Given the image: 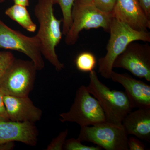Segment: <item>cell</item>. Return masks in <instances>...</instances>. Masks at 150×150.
<instances>
[{"label":"cell","mask_w":150,"mask_h":150,"mask_svg":"<svg viewBox=\"0 0 150 150\" xmlns=\"http://www.w3.org/2000/svg\"><path fill=\"white\" fill-rule=\"evenodd\" d=\"M54 0H38L34 13L39 24L36 35L40 40L42 55L57 71L64 68L56 53V46L62 40V20L56 18L54 13Z\"/></svg>","instance_id":"1"},{"label":"cell","mask_w":150,"mask_h":150,"mask_svg":"<svg viewBox=\"0 0 150 150\" xmlns=\"http://www.w3.org/2000/svg\"><path fill=\"white\" fill-rule=\"evenodd\" d=\"M110 37L108 43L107 53L98 61V73L105 79H110L114 62L128 45L135 41L150 42V33L138 31L112 17L110 23Z\"/></svg>","instance_id":"2"},{"label":"cell","mask_w":150,"mask_h":150,"mask_svg":"<svg viewBox=\"0 0 150 150\" xmlns=\"http://www.w3.org/2000/svg\"><path fill=\"white\" fill-rule=\"evenodd\" d=\"M89 92L99 102L105 114L106 121L121 125L126 115L134 108L125 92L111 90L100 81L95 71L90 72Z\"/></svg>","instance_id":"3"},{"label":"cell","mask_w":150,"mask_h":150,"mask_svg":"<svg viewBox=\"0 0 150 150\" xmlns=\"http://www.w3.org/2000/svg\"><path fill=\"white\" fill-rule=\"evenodd\" d=\"M72 23L66 35L65 42L71 46L76 43L83 30L103 28L109 32L112 14L97 8L93 4H84L75 0L72 11Z\"/></svg>","instance_id":"4"},{"label":"cell","mask_w":150,"mask_h":150,"mask_svg":"<svg viewBox=\"0 0 150 150\" xmlns=\"http://www.w3.org/2000/svg\"><path fill=\"white\" fill-rule=\"evenodd\" d=\"M61 122H74L81 127L96 125L106 121L105 114L97 100L87 86H81L76 92L74 103L68 112L59 115Z\"/></svg>","instance_id":"5"},{"label":"cell","mask_w":150,"mask_h":150,"mask_svg":"<svg viewBox=\"0 0 150 150\" xmlns=\"http://www.w3.org/2000/svg\"><path fill=\"white\" fill-rule=\"evenodd\" d=\"M128 134L121 125L105 121L81 127L78 139L106 150H128Z\"/></svg>","instance_id":"6"},{"label":"cell","mask_w":150,"mask_h":150,"mask_svg":"<svg viewBox=\"0 0 150 150\" xmlns=\"http://www.w3.org/2000/svg\"><path fill=\"white\" fill-rule=\"evenodd\" d=\"M36 71L31 60L15 59L0 81V89L4 94L28 96L34 86Z\"/></svg>","instance_id":"7"},{"label":"cell","mask_w":150,"mask_h":150,"mask_svg":"<svg viewBox=\"0 0 150 150\" xmlns=\"http://www.w3.org/2000/svg\"><path fill=\"white\" fill-rule=\"evenodd\" d=\"M14 50L23 53L34 63L37 71L44 69L45 63L37 35L27 36L12 29L0 18V49Z\"/></svg>","instance_id":"8"},{"label":"cell","mask_w":150,"mask_h":150,"mask_svg":"<svg viewBox=\"0 0 150 150\" xmlns=\"http://www.w3.org/2000/svg\"><path fill=\"white\" fill-rule=\"evenodd\" d=\"M113 68L124 69L150 82V46L147 43H129L115 59Z\"/></svg>","instance_id":"9"},{"label":"cell","mask_w":150,"mask_h":150,"mask_svg":"<svg viewBox=\"0 0 150 150\" xmlns=\"http://www.w3.org/2000/svg\"><path fill=\"white\" fill-rule=\"evenodd\" d=\"M111 14L112 17L138 31L150 28V19L138 0H117Z\"/></svg>","instance_id":"10"},{"label":"cell","mask_w":150,"mask_h":150,"mask_svg":"<svg viewBox=\"0 0 150 150\" xmlns=\"http://www.w3.org/2000/svg\"><path fill=\"white\" fill-rule=\"evenodd\" d=\"M4 102L11 121L35 123L42 117V110L35 106L28 96H16L4 94Z\"/></svg>","instance_id":"11"},{"label":"cell","mask_w":150,"mask_h":150,"mask_svg":"<svg viewBox=\"0 0 150 150\" xmlns=\"http://www.w3.org/2000/svg\"><path fill=\"white\" fill-rule=\"evenodd\" d=\"M38 136L34 123L11 121L0 122V144L20 142L34 146L37 144Z\"/></svg>","instance_id":"12"},{"label":"cell","mask_w":150,"mask_h":150,"mask_svg":"<svg viewBox=\"0 0 150 150\" xmlns=\"http://www.w3.org/2000/svg\"><path fill=\"white\" fill-rule=\"evenodd\" d=\"M110 79L123 86L134 108H150V86L127 74L112 71Z\"/></svg>","instance_id":"13"},{"label":"cell","mask_w":150,"mask_h":150,"mask_svg":"<svg viewBox=\"0 0 150 150\" xmlns=\"http://www.w3.org/2000/svg\"><path fill=\"white\" fill-rule=\"evenodd\" d=\"M122 125L128 135L150 142V108L131 111L123 119Z\"/></svg>","instance_id":"14"},{"label":"cell","mask_w":150,"mask_h":150,"mask_svg":"<svg viewBox=\"0 0 150 150\" xmlns=\"http://www.w3.org/2000/svg\"><path fill=\"white\" fill-rule=\"evenodd\" d=\"M26 7L14 4L6 10L5 14L28 32L34 33L37 29V25L33 21Z\"/></svg>","instance_id":"15"},{"label":"cell","mask_w":150,"mask_h":150,"mask_svg":"<svg viewBox=\"0 0 150 150\" xmlns=\"http://www.w3.org/2000/svg\"><path fill=\"white\" fill-rule=\"evenodd\" d=\"M75 0H54V4L60 6L63 14L62 34L66 35L72 23V11Z\"/></svg>","instance_id":"16"},{"label":"cell","mask_w":150,"mask_h":150,"mask_svg":"<svg viewBox=\"0 0 150 150\" xmlns=\"http://www.w3.org/2000/svg\"><path fill=\"white\" fill-rule=\"evenodd\" d=\"M75 64L79 71L83 72L90 73L93 71L96 66V58L91 52H82L77 56Z\"/></svg>","instance_id":"17"},{"label":"cell","mask_w":150,"mask_h":150,"mask_svg":"<svg viewBox=\"0 0 150 150\" xmlns=\"http://www.w3.org/2000/svg\"><path fill=\"white\" fill-rule=\"evenodd\" d=\"M15 59L10 51H0V81Z\"/></svg>","instance_id":"18"},{"label":"cell","mask_w":150,"mask_h":150,"mask_svg":"<svg viewBox=\"0 0 150 150\" xmlns=\"http://www.w3.org/2000/svg\"><path fill=\"white\" fill-rule=\"evenodd\" d=\"M102 148L96 146H87L82 144L79 139L71 138L66 140L63 150H101Z\"/></svg>","instance_id":"19"},{"label":"cell","mask_w":150,"mask_h":150,"mask_svg":"<svg viewBox=\"0 0 150 150\" xmlns=\"http://www.w3.org/2000/svg\"><path fill=\"white\" fill-rule=\"evenodd\" d=\"M68 134L69 131L67 129L62 131L57 137L53 139L51 143L47 146L46 150H63Z\"/></svg>","instance_id":"20"},{"label":"cell","mask_w":150,"mask_h":150,"mask_svg":"<svg viewBox=\"0 0 150 150\" xmlns=\"http://www.w3.org/2000/svg\"><path fill=\"white\" fill-rule=\"evenodd\" d=\"M117 0H93L94 5L100 11L112 13Z\"/></svg>","instance_id":"21"},{"label":"cell","mask_w":150,"mask_h":150,"mask_svg":"<svg viewBox=\"0 0 150 150\" xmlns=\"http://www.w3.org/2000/svg\"><path fill=\"white\" fill-rule=\"evenodd\" d=\"M128 146L129 150H144L146 147L144 144L136 137H131L128 138Z\"/></svg>","instance_id":"22"},{"label":"cell","mask_w":150,"mask_h":150,"mask_svg":"<svg viewBox=\"0 0 150 150\" xmlns=\"http://www.w3.org/2000/svg\"><path fill=\"white\" fill-rule=\"evenodd\" d=\"M4 93L0 89V122L10 121L4 102Z\"/></svg>","instance_id":"23"},{"label":"cell","mask_w":150,"mask_h":150,"mask_svg":"<svg viewBox=\"0 0 150 150\" xmlns=\"http://www.w3.org/2000/svg\"><path fill=\"white\" fill-rule=\"evenodd\" d=\"M146 16L150 19V0H138Z\"/></svg>","instance_id":"24"},{"label":"cell","mask_w":150,"mask_h":150,"mask_svg":"<svg viewBox=\"0 0 150 150\" xmlns=\"http://www.w3.org/2000/svg\"><path fill=\"white\" fill-rule=\"evenodd\" d=\"M15 147V142H8L0 144V150H13Z\"/></svg>","instance_id":"25"},{"label":"cell","mask_w":150,"mask_h":150,"mask_svg":"<svg viewBox=\"0 0 150 150\" xmlns=\"http://www.w3.org/2000/svg\"><path fill=\"white\" fill-rule=\"evenodd\" d=\"M14 4L27 7L29 5V0H13Z\"/></svg>","instance_id":"26"},{"label":"cell","mask_w":150,"mask_h":150,"mask_svg":"<svg viewBox=\"0 0 150 150\" xmlns=\"http://www.w3.org/2000/svg\"><path fill=\"white\" fill-rule=\"evenodd\" d=\"M77 1L84 4H93V0H77Z\"/></svg>","instance_id":"27"},{"label":"cell","mask_w":150,"mask_h":150,"mask_svg":"<svg viewBox=\"0 0 150 150\" xmlns=\"http://www.w3.org/2000/svg\"><path fill=\"white\" fill-rule=\"evenodd\" d=\"M6 0H0V4L4 2Z\"/></svg>","instance_id":"28"}]
</instances>
